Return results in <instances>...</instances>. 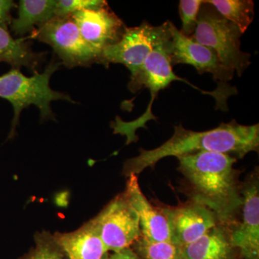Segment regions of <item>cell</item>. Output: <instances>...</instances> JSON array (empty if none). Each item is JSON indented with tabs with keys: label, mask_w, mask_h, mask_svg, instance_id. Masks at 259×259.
<instances>
[{
	"label": "cell",
	"mask_w": 259,
	"mask_h": 259,
	"mask_svg": "<svg viewBox=\"0 0 259 259\" xmlns=\"http://www.w3.org/2000/svg\"><path fill=\"white\" fill-rule=\"evenodd\" d=\"M259 125H244L233 120L221 123L214 129L197 132L175 126L171 139L154 149H140L139 155L124 163L123 175L141 174L146 168H153L160 160L168 156H180L199 152H218L243 158L248 153L258 151Z\"/></svg>",
	"instance_id": "obj_1"
},
{
	"label": "cell",
	"mask_w": 259,
	"mask_h": 259,
	"mask_svg": "<svg viewBox=\"0 0 259 259\" xmlns=\"http://www.w3.org/2000/svg\"><path fill=\"white\" fill-rule=\"evenodd\" d=\"M177 158L192 202L210 209L218 222H231L243 205L239 171L234 168L236 158L223 153L199 152Z\"/></svg>",
	"instance_id": "obj_2"
},
{
	"label": "cell",
	"mask_w": 259,
	"mask_h": 259,
	"mask_svg": "<svg viewBox=\"0 0 259 259\" xmlns=\"http://www.w3.org/2000/svg\"><path fill=\"white\" fill-rule=\"evenodd\" d=\"M170 34L169 27L168 31L164 37L155 45L153 51L148 55L145 61L142 71L139 79L135 83L130 91L136 93L144 88L149 90L151 100L148 104L146 112L141 117L131 122H125L120 117H116L115 122H112V127L114 134H119L127 137V144L136 141V131L139 127H145L148 121L157 120V117L152 113L153 102L158 93L166 89L168 85L175 81H183L191 87L198 90L204 95H210L216 100V105H221L226 99V93L223 89L218 88L214 91H204L198 87L194 86L187 79H182L175 74L173 71V66L170 58Z\"/></svg>",
	"instance_id": "obj_3"
},
{
	"label": "cell",
	"mask_w": 259,
	"mask_h": 259,
	"mask_svg": "<svg viewBox=\"0 0 259 259\" xmlns=\"http://www.w3.org/2000/svg\"><path fill=\"white\" fill-rule=\"evenodd\" d=\"M61 64V62L51 61L44 72L39 74L35 71L32 76H25L16 68H13L6 74L0 76V97L9 101L14 110L9 139L14 137L23 109L30 105H35L40 110L41 119L48 120L54 117L51 108V102L64 100L74 102L69 95L54 91L51 88V76Z\"/></svg>",
	"instance_id": "obj_4"
},
{
	"label": "cell",
	"mask_w": 259,
	"mask_h": 259,
	"mask_svg": "<svg viewBox=\"0 0 259 259\" xmlns=\"http://www.w3.org/2000/svg\"><path fill=\"white\" fill-rule=\"evenodd\" d=\"M242 35L237 25L220 14L212 5L203 1L197 28L191 37L214 51L221 62L239 76L251 64L250 54L241 51Z\"/></svg>",
	"instance_id": "obj_5"
},
{
	"label": "cell",
	"mask_w": 259,
	"mask_h": 259,
	"mask_svg": "<svg viewBox=\"0 0 259 259\" xmlns=\"http://www.w3.org/2000/svg\"><path fill=\"white\" fill-rule=\"evenodd\" d=\"M168 31V21L153 26L144 21L139 26L126 28L118 41L108 46L102 54L101 64H121L131 71L128 89L131 90L139 79L143 66L155 45Z\"/></svg>",
	"instance_id": "obj_6"
},
{
	"label": "cell",
	"mask_w": 259,
	"mask_h": 259,
	"mask_svg": "<svg viewBox=\"0 0 259 259\" xmlns=\"http://www.w3.org/2000/svg\"><path fill=\"white\" fill-rule=\"evenodd\" d=\"M31 37L50 46L69 67L101 64L98 54L83 40L71 15L55 16L37 28Z\"/></svg>",
	"instance_id": "obj_7"
},
{
	"label": "cell",
	"mask_w": 259,
	"mask_h": 259,
	"mask_svg": "<svg viewBox=\"0 0 259 259\" xmlns=\"http://www.w3.org/2000/svg\"><path fill=\"white\" fill-rule=\"evenodd\" d=\"M92 220L107 252L128 248L141 237L139 214L125 192L116 196Z\"/></svg>",
	"instance_id": "obj_8"
},
{
	"label": "cell",
	"mask_w": 259,
	"mask_h": 259,
	"mask_svg": "<svg viewBox=\"0 0 259 259\" xmlns=\"http://www.w3.org/2000/svg\"><path fill=\"white\" fill-rule=\"evenodd\" d=\"M170 39V58L172 66L177 64H188L194 66L199 74H212L217 81L218 87L227 84L233 79L235 72L221 62L212 49L201 45L192 37L186 36L168 21Z\"/></svg>",
	"instance_id": "obj_9"
},
{
	"label": "cell",
	"mask_w": 259,
	"mask_h": 259,
	"mask_svg": "<svg viewBox=\"0 0 259 259\" xmlns=\"http://www.w3.org/2000/svg\"><path fill=\"white\" fill-rule=\"evenodd\" d=\"M85 42L102 60L104 49L120 40L127 27L109 8L107 3L94 9L71 15Z\"/></svg>",
	"instance_id": "obj_10"
},
{
	"label": "cell",
	"mask_w": 259,
	"mask_h": 259,
	"mask_svg": "<svg viewBox=\"0 0 259 259\" xmlns=\"http://www.w3.org/2000/svg\"><path fill=\"white\" fill-rule=\"evenodd\" d=\"M171 230V242L183 248L218 226L215 214L201 204L191 202L176 207H164Z\"/></svg>",
	"instance_id": "obj_11"
},
{
	"label": "cell",
	"mask_w": 259,
	"mask_h": 259,
	"mask_svg": "<svg viewBox=\"0 0 259 259\" xmlns=\"http://www.w3.org/2000/svg\"><path fill=\"white\" fill-rule=\"evenodd\" d=\"M242 221L230 234L233 248L245 259H259V189L256 177H251L241 187Z\"/></svg>",
	"instance_id": "obj_12"
},
{
	"label": "cell",
	"mask_w": 259,
	"mask_h": 259,
	"mask_svg": "<svg viewBox=\"0 0 259 259\" xmlns=\"http://www.w3.org/2000/svg\"><path fill=\"white\" fill-rule=\"evenodd\" d=\"M124 192L139 214L141 238L151 242L171 241V230L166 214L163 209L155 207L146 199L136 175L128 177Z\"/></svg>",
	"instance_id": "obj_13"
},
{
	"label": "cell",
	"mask_w": 259,
	"mask_h": 259,
	"mask_svg": "<svg viewBox=\"0 0 259 259\" xmlns=\"http://www.w3.org/2000/svg\"><path fill=\"white\" fill-rule=\"evenodd\" d=\"M67 259H105L107 250L93 220L70 233L53 235Z\"/></svg>",
	"instance_id": "obj_14"
},
{
	"label": "cell",
	"mask_w": 259,
	"mask_h": 259,
	"mask_svg": "<svg viewBox=\"0 0 259 259\" xmlns=\"http://www.w3.org/2000/svg\"><path fill=\"white\" fill-rule=\"evenodd\" d=\"M182 248L186 259H232L234 248L230 234L218 225Z\"/></svg>",
	"instance_id": "obj_15"
},
{
	"label": "cell",
	"mask_w": 259,
	"mask_h": 259,
	"mask_svg": "<svg viewBox=\"0 0 259 259\" xmlns=\"http://www.w3.org/2000/svg\"><path fill=\"white\" fill-rule=\"evenodd\" d=\"M56 0H21L18 17L10 22L12 31L16 35L33 32L55 17Z\"/></svg>",
	"instance_id": "obj_16"
},
{
	"label": "cell",
	"mask_w": 259,
	"mask_h": 259,
	"mask_svg": "<svg viewBox=\"0 0 259 259\" xmlns=\"http://www.w3.org/2000/svg\"><path fill=\"white\" fill-rule=\"evenodd\" d=\"M42 56V54L32 51L27 37L14 38L8 26L0 24V63H8L16 69L25 66L35 71Z\"/></svg>",
	"instance_id": "obj_17"
},
{
	"label": "cell",
	"mask_w": 259,
	"mask_h": 259,
	"mask_svg": "<svg viewBox=\"0 0 259 259\" xmlns=\"http://www.w3.org/2000/svg\"><path fill=\"white\" fill-rule=\"evenodd\" d=\"M218 13L238 26L244 33L254 18V3L251 0H207Z\"/></svg>",
	"instance_id": "obj_18"
},
{
	"label": "cell",
	"mask_w": 259,
	"mask_h": 259,
	"mask_svg": "<svg viewBox=\"0 0 259 259\" xmlns=\"http://www.w3.org/2000/svg\"><path fill=\"white\" fill-rule=\"evenodd\" d=\"M134 245L141 259H186L182 248L171 241L151 242L141 237Z\"/></svg>",
	"instance_id": "obj_19"
},
{
	"label": "cell",
	"mask_w": 259,
	"mask_h": 259,
	"mask_svg": "<svg viewBox=\"0 0 259 259\" xmlns=\"http://www.w3.org/2000/svg\"><path fill=\"white\" fill-rule=\"evenodd\" d=\"M35 247L20 259H67L54 236L48 231L35 235Z\"/></svg>",
	"instance_id": "obj_20"
},
{
	"label": "cell",
	"mask_w": 259,
	"mask_h": 259,
	"mask_svg": "<svg viewBox=\"0 0 259 259\" xmlns=\"http://www.w3.org/2000/svg\"><path fill=\"white\" fill-rule=\"evenodd\" d=\"M203 1L201 0H181L180 2V15L182 20V34L187 37H192L197 25L199 10Z\"/></svg>",
	"instance_id": "obj_21"
},
{
	"label": "cell",
	"mask_w": 259,
	"mask_h": 259,
	"mask_svg": "<svg viewBox=\"0 0 259 259\" xmlns=\"http://www.w3.org/2000/svg\"><path fill=\"white\" fill-rule=\"evenodd\" d=\"M102 0H58L55 16H69L83 10L94 9L107 4Z\"/></svg>",
	"instance_id": "obj_22"
},
{
	"label": "cell",
	"mask_w": 259,
	"mask_h": 259,
	"mask_svg": "<svg viewBox=\"0 0 259 259\" xmlns=\"http://www.w3.org/2000/svg\"><path fill=\"white\" fill-rule=\"evenodd\" d=\"M15 3L11 0H0V24L8 26L11 22L12 10L15 8Z\"/></svg>",
	"instance_id": "obj_23"
},
{
	"label": "cell",
	"mask_w": 259,
	"mask_h": 259,
	"mask_svg": "<svg viewBox=\"0 0 259 259\" xmlns=\"http://www.w3.org/2000/svg\"><path fill=\"white\" fill-rule=\"evenodd\" d=\"M105 259H141L137 253L131 248L120 250L119 252L112 253V255L106 257Z\"/></svg>",
	"instance_id": "obj_24"
}]
</instances>
